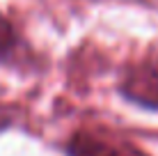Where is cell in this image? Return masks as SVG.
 <instances>
[{
	"label": "cell",
	"mask_w": 158,
	"mask_h": 156,
	"mask_svg": "<svg viewBox=\"0 0 158 156\" xmlns=\"http://www.w3.org/2000/svg\"><path fill=\"white\" fill-rule=\"evenodd\" d=\"M119 90L133 103L147 110H158V57L131 64L124 71Z\"/></svg>",
	"instance_id": "obj_1"
},
{
	"label": "cell",
	"mask_w": 158,
	"mask_h": 156,
	"mask_svg": "<svg viewBox=\"0 0 158 156\" xmlns=\"http://www.w3.org/2000/svg\"><path fill=\"white\" fill-rule=\"evenodd\" d=\"M67 156H147V154L124 140H112L106 136L80 131L67 142Z\"/></svg>",
	"instance_id": "obj_2"
},
{
	"label": "cell",
	"mask_w": 158,
	"mask_h": 156,
	"mask_svg": "<svg viewBox=\"0 0 158 156\" xmlns=\"http://www.w3.org/2000/svg\"><path fill=\"white\" fill-rule=\"evenodd\" d=\"M16 46H19V37H16L12 23H9V21L2 16V12H0V60H7V57L14 53Z\"/></svg>",
	"instance_id": "obj_3"
},
{
	"label": "cell",
	"mask_w": 158,
	"mask_h": 156,
	"mask_svg": "<svg viewBox=\"0 0 158 156\" xmlns=\"http://www.w3.org/2000/svg\"><path fill=\"white\" fill-rule=\"evenodd\" d=\"M9 124H12V112H9V108L0 106V131H5Z\"/></svg>",
	"instance_id": "obj_4"
}]
</instances>
